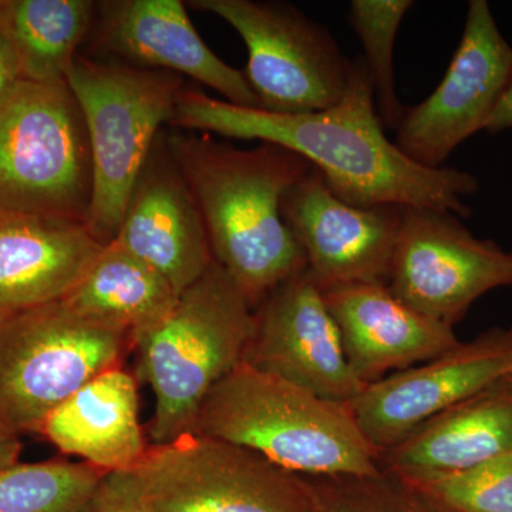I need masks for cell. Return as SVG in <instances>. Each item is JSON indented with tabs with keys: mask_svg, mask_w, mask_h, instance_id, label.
<instances>
[{
	"mask_svg": "<svg viewBox=\"0 0 512 512\" xmlns=\"http://www.w3.org/2000/svg\"><path fill=\"white\" fill-rule=\"evenodd\" d=\"M171 127L284 147L308 160L340 200L356 207L431 208L468 217L463 198L478 190L474 175L423 167L384 136L362 57L355 60L348 92L329 109L275 113L185 87Z\"/></svg>",
	"mask_w": 512,
	"mask_h": 512,
	"instance_id": "6da1fadb",
	"label": "cell"
},
{
	"mask_svg": "<svg viewBox=\"0 0 512 512\" xmlns=\"http://www.w3.org/2000/svg\"><path fill=\"white\" fill-rule=\"evenodd\" d=\"M165 137L200 208L214 261L258 308L308 268L282 215V200L312 165L275 144L238 148L177 128Z\"/></svg>",
	"mask_w": 512,
	"mask_h": 512,
	"instance_id": "7a4b0ae2",
	"label": "cell"
},
{
	"mask_svg": "<svg viewBox=\"0 0 512 512\" xmlns=\"http://www.w3.org/2000/svg\"><path fill=\"white\" fill-rule=\"evenodd\" d=\"M190 433L256 451L302 477H373L376 450L348 403L333 402L242 360L208 394Z\"/></svg>",
	"mask_w": 512,
	"mask_h": 512,
	"instance_id": "3957f363",
	"label": "cell"
},
{
	"mask_svg": "<svg viewBox=\"0 0 512 512\" xmlns=\"http://www.w3.org/2000/svg\"><path fill=\"white\" fill-rule=\"evenodd\" d=\"M254 333L255 309L214 261L163 319L131 336L138 375L154 394V444L190 433L208 394L247 357Z\"/></svg>",
	"mask_w": 512,
	"mask_h": 512,
	"instance_id": "277c9868",
	"label": "cell"
},
{
	"mask_svg": "<svg viewBox=\"0 0 512 512\" xmlns=\"http://www.w3.org/2000/svg\"><path fill=\"white\" fill-rule=\"evenodd\" d=\"M66 82L82 107L92 148L86 227L101 245L117 237L128 198L154 144L171 126L184 77L77 55Z\"/></svg>",
	"mask_w": 512,
	"mask_h": 512,
	"instance_id": "5b68a950",
	"label": "cell"
},
{
	"mask_svg": "<svg viewBox=\"0 0 512 512\" xmlns=\"http://www.w3.org/2000/svg\"><path fill=\"white\" fill-rule=\"evenodd\" d=\"M92 195L89 133L69 84L18 80L0 103V211L86 224Z\"/></svg>",
	"mask_w": 512,
	"mask_h": 512,
	"instance_id": "8992f818",
	"label": "cell"
},
{
	"mask_svg": "<svg viewBox=\"0 0 512 512\" xmlns=\"http://www.w3.org/2000/svg\"><path fill=\"white\" fill-rule=\"evenodd\" d=\"M131 333L87 318L63 299L0 322V421L37 433L93 377L121 366Z\"/></svg>",
	"mask_w": 512,
	"mask_h": 512,
	"instance_id": "52a82bcc",
	"label": "cell"
},
{
	"mask_svg": "<svg viewBox=\"0 0 512 512\" xmlns=\"http://www.w3.org/2000/svg\"><path fill=\"white\" fill-rule=\"evenodd\" d=\"M154 512H318L309 481L249 448L185 433L130 468Z\"/></svg>",
	"mask_w": 512,
	"mask_h": 512,
	"instance_id": "ba28073f",
	"label": "cell"
},
{
	"mask_svg": "<svg viewBox=\"0 0 512 512\" xmlns=\"http://www.w3.org/2000/svg\"><path fill=\"white\" fill-rule=\"evenodd\" d=\"M188 5L228 23L248 50L249 86L264 110L301 114L343 99L355 62L328 29L301 10L271 0H191Z\"/></svg>",
	"mask_w": 512,
	"mask_h": 512,
	"instance_id": "9c48e42d",
	"label": "cell"
},
{
	"mask_svg": "<svg viewBox=\"0 0 512 512\" xmlns=\"http://www.w3.org/2000/svg\"><path fill=\"white\" fill-rule=\"evenodd\" d=\"M387 285L410 308L453 326L484 293L512 285V252L474 237L453 212L403 208Z\"/></svg>",
	"mask_w": 512,
	"mask_h": 512,
	"instance_id": "30bf717a",
	"label": "cell"
},
{
	"mask_svg": "<svg viewBox=\"0 0 512 512\" xmlns=\"http://www.w3.org/2000/svg\"><path fill=\"white\" fill-rule=\"evenodd\" d=\"M512 77V47L485 0L468 3L466 26L437 89L404 111L397 148L426 168L444 167L461 143L485 130Z\"/></svg>",
	"mask_w": 512,
	"mask_h": 512,
	"instance_id": "8fae6325",
	"label": "cell"
},
{
	"mask_svg": "<svg viewBox=\"0 0 512 512\" xmlns=\"http://www.w3.org/2000/svg\"><path fill=\"white\" fill-rule=\"evenodd\" d=\"M511 370L512 329H494L420 366L367 384L349 407L382 454L437 414L503 382Z\"/></svg>",
	"mask_w": 512,
	"mask_h": 512,
	"instance_id": "7c38bea8",
	"label": "cell"
},
{
	"mask_svg": "<svg viewBox=\"0 0 512 512\" xmlns=\"http://www.w3.org/2000/svg\"><path fill=\"white\" fill-rule=\"evenodd\" d=\"M282 215L320 289L387 284L403 207L348 204L312 167L286 191Z\"/></svg>",
	"mask_w": 512,
	"mask_h": 512,
	"instance_id": "4fadbf2b",
	"label": "cell"
},
{
	"mask_svg": "<svg viewBox=\"0 0 512 512\" xmlns=\"http://www.w3.org/2000/svg\"><path fill=\"white\" fill-rule=\"evenodd\" d=\"M248 363L333 402L365 389L343 349L338 325L308 268L279 285L255 309Z\"/></svg>",
	"mask_w": 512,
	"mask_h": 512,
	"instance_id": "5bb4252c",
	"label": "cell"
},
{
	"mask_svg": "<svg viewBox=\"0 0 512 512\" xmlns=\"http://www.w3.org/2000/svg\"><path fill=\"white\" fill-rule=\"evenodd\" d=\"M100 53L138 69L190 77L235 106L262 109L244 72L215 55L180 0L97 2L92 32Z\"/></svg>",
	"mask_w": 512,
	"mask_h": 512,
	"instance_id": "9a60e30c",
	"label": "cell"
},
{
	"mask_svg": "<svg viewBox=\"0 0 512 512\" xmlns=\"http://www.w3.org/2000/svg\"><path fill=\"white\" fill-rule=\"evenodd\" d=\"M114 241L153 266L177 293L198 281L214 262L200 208L168 148L165 131L138 175Z\"/></svg>",
	"mask_w": 512,
	"mask_h": 512,
	"instance_id": "2e32d148",
	"label": "cell"
},
{
	"mask_svg": "<svg viewBox=\"0 0 512 512\" xmlns=\"http://www.w3.org/2000/svg\"><path fill=\"white\" fill-rule=\"evenodd\" d=\"M353 373L363 383L410 369L456 348L453 326L429 318L397 298L387 284L322 289Z\"/></svg>",
	"mask_w": 512,
	"mask_h": 512,
	"instance_id": "e0dca14e",
	"label": "cell"
},
{
	"mask_svg": "<svg viewBox=\"0 0 512 512\" xmlns=\"http://www.w3.org/2000/svg\"><path fill=\"white\" fill-rule=\"evenodd\" d=\"M103 247L84 222L0 211V322L63 299Z\"/></svg>",
	"mask_w": 512,
	"mask_h": 512,
	"instance_id": "ac0fdd59",
	"label": "cell"
},
{
	"mask_svg": "<svg viewBox=\"0 0 512 512\" xmlns=\"http://www.w3.org/2000/svg\"><path fill=\"white\" fill-rule=\"evenodd\" d=\"M512 453V390L503 382L444 410L383 451L379 466L416 478L457 473Z\"/></svg>",
	"mask_w": 512,
	"mask_h": 512,
	"instance_id": "d6986e66",
	"label": "cell"
},
{
	"mask_svg": "<svg viewBox=\"0 0 512 512\" xmlns=\"http://www.w3.org/2000/svg\"><path fill=\"white\" fill-rule=\"evenodd\" d=\"M39 434L104 473L130 470L148 448L136 379L121 366L100 373L53 410Z\"/></svg>",
	"mask_w": 512,
	"mask_h": 512,
	"instance_id": "ffe728a7",
	"label": "cell"
},
{
	"mask_svg": "<svg viewBox=\"0 0 512 512\" xmlns=\"http://www.w3.org/2000/svg\"><path fill=\"white\" fill-rule=\"evenodd\" d=\"M178 296L153 266L113 241L100 249L63 301L87 318L133 336L163 319Z\"/></svg>",
	"mask_w": 512,
	"mask_h": 512,
	"instance_id": "44dd1931",
	"label": "cell"
},
{
	"mask_svg": "<svg viewBox=\"0 0 512 512\" xmlns=\"http://www.w3.org/2000/svg\"><path fill=\"white\" fill-rule=\"evenodd\" d=\"M92 0H0V32L18 59L22 79L59 82L92 32Z\"/></svg>",
	"mask_w": 512,
	"mask_h": 512,
	"instance_id": "7402d4cb",
	"label": "cell"
},
{
	"mask_svg": "<svg viewBox=\"0 0 512 512\" xmlns=\"http://www.w3.org/2000/svg\"><path fill=\"white\" fill-rule=\"evenodd\" d=\"M104 471L63 458L0 471V512H89Z\"/></svg>",
	"mask_w": 512,
	"mask_h": 512,
	"instance_id": "603a6c76",
	"label": "cell"
},
{
	"mask_svg": "<svg viewBox=\"0 0 512 512\" xmlns=\"http://www.w3.org/2000/svg\"><path fill=\"white\" fill-rule=\"evenodd\" d=\"M412 0H353L349 22L363 46V62L372 83L377 114L384 126L396 130L406 107L396 92L393 52L404 16Z\"/></svg>",
	"mask_w": 512,
	"mask_h": 512,
	"instance_id": "cb8c5ba5",
	"label": "cell"
},
{
	"mask_svg": "<svg viewBox=\"0 0 512 512\" xmlns=\"http://www.w3.org/2000/svg\"><path fill=\"white\" fill-rule=\"evenodd\" d=\"M322 512H456L390 471L373 477H305Z\"/></svg>",
	"mask_w": 512,
	"mask_h": 512,
	"instance_id": "d4e9b609",
	"label": "cell"
},
{
	"mask_svg": "<svg viewBox=\"0 0 512 512\" xmlns=\"http://www.w3.org/2000/svg\"><path fill=\"white\" fill-rule=\"evenodd\" d=\"M403 478L456 512H512V453L457 473Z\"/></svg>",
	"mask_w": 512,
	"mask_h": 512,
	"instance_id": "484cf974",
	"label": "cell"
},
{
	"mask_svg": "<svg viewBox=\"0 0 512 512\" xmlns=\"http://www.w3.org/2000/svg\"><path fill=\"white\" fill-rule=\"evenodd\" d=\"M89 512H154L144 501L130 471H110L101 478Z\"/></svg>",
	"mask_w": 512,
	"mask_h": 512,
	"instance_id": "4316f807",
	"label": "cell"
},
{
	"mask_svg": "<svg viewBox=\"0 0 512 512\" xmlns=\"http://www.w3.org/2000/svg\"><path fill=\"white\" fill-rule=\"evenodd\" d=\"M22 79L18 59L5 36L0 32V103L9 90Z\"/></svg>",
	"mask_w": 512,
	"mask_h": 512,
	"instance_id": "83f0119b",
	"label": "cell"
},
{
	"mask_svg": "<svg viewBox=\"0 0 512 512\" xmlns=\"http://www.w3.org/2000/svg\"><path fill=\"white\" fill-rule=\"evenodd\" d=\"M20 453H22L20 434L15 433L0 421V471L18 464Z\"/></svg>",
	"mask_w": 512,
	"mask_h": 512,
	"instance_id": "f1b7e54d",
	"label": "cell"
},
{
	"mask_svg": "<svg viewBox=\"0 0 512 512\" xmlns=\"http://www.w3.org/2000/svg\"><path fill=\"white\" fill-rule=\"evenodd\" d=\"M512 128V77L510 84L500 101H498L497 107L491 114L490 120H488L485 131L488 133H500V131L508 130Z\"/></svg>",
	"mask_w": 512,
	"mask_h": 512,
	"instance_id": "f546056e",
	"label": "cell"
},
{
	"mask_svg": "<svg viewBox=\"0 0 512 512\" xmlns=\"http://www.w3.org/2000/svg\"><path fill=\"white\" fill-rule=\"evenodd\" d=\"M504 383L507 384V386L510 387V389L512 390V370L510 372V375L505 377Z\"/></svg>",
	"mask_w": 512,
	"mask_h": 512,
	"instance_id": "4dcf8cb0",
	"label": "cell"
},
{
	"mask_svg": "<svg viewBox=\"0 0 512 512\" xmlns=\"http://www.w3.org/2000/svg\"><path fill=\"white\" fill-rule=\"evenodd\" d=\"M318 512H322V511H318Z\"/></svg>",
	"mask_w": 512,
	"mask_h": 512,
	"instance_id": "1f68e13d",
	"label": "cell"
}]
</instances>
